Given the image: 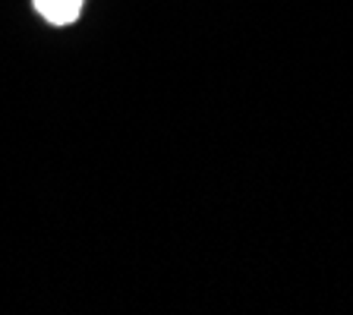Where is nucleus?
I'll return each instance as SVG.
<instances>
[{
  "instance_id": "obj_1",
  "label": "nucleus",
  "mask_w": 353,
  "mask_h": 315,
  "mask_svg": "<svg viewBox=\"0 0 353 315\" xmlns=\"http://www.w3.org/2000/svg\"><path fill=\"white\" fill-rule=\"evenodd\" d=\"M32 7L48 26H73L82 16L85 0H32Z\"/></svg>"
}]
</instances>
